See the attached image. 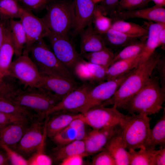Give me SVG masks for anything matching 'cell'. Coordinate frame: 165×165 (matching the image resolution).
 Here are the masks:
<instances>
[{
    "label": "cell",
    "mask_w": 165,
    "mask_h": 165,
    "mask_svg": "<svg viewBox=\"0 0 165 165\" xmlns=\"http://www.w3.org/2000/svg\"><path fill=\"white\" fill-rule=\"evenodd\" d=\"M161 56L155 51L146 61L130 72L112 96L102 105H113L117 108L123 109L127 102L149 80Z\"/></svg>",
    "instance_id": "1"
},
{
    "label": "cell",
    "mask_w": 165,
    "mask_h": 165,
    "mask_svg": "<svg viewBox=\"0 0 165 165\" xmlns=\"http://www.w3.org/2000/svg\"><path fill=\"white\" fill-rule=\"evenodd\" d=\"M165 101V91L157 76L152 75L143 87L126 104L124 109L129 114L137 113L147 116L159 113Z\"/></svg>",
    "instance_id": "2"
},
{
    "label": "cell",
    "mask_w": 165,
    "mask_h": 165,
    "mask_svg": "<svg viewBox=\"0 0 165 165\" xmlns=\"http://www.w3.org/2000/svg\"><path fill=\"white\" fill-rule=\"evenodd\" d=\"M7 97L18 105L33 111L43 119L48 111L61 100L52 92L39 87L17 88Z\"/></svg>",
    "instance_id": "3"
},
{
    "label": "cell",
    "mask_w": 165,
    "mask_h": 165,
    "mask_svg": "<svg viewBox=\"0 0 165 165\" xmlns=\"http://www.w3.org/2000/svg\"><path fill=\"white\" fill-rule=\"evenodd\" d=\"M43 17L50 33L68 35L73 28L75 15L73 2L68 0H51Z\"/></svg>",
    "instance_id": "4"
},
{
    "label": "cell",
    "mask_w": 165,
    "mask_h": 165,
    "mask_svg": "<svg viewBox=\"0 0 165 165\" xmlns=\"http://www.w3.org/2000/svg\"><path fill=\"white\" fill-rule=\"evenodd\" d=\"M127 115L119 123V131L127 149L144 147L150 130L152 118L144 113Z\"/></svg>",
    "instance_id": "5"
},
{
    "label": "cell",
    "mask_w": 165,
    "mask_h": 165,
    "mask_svg": "<svg viewBox=\"0 0 165 165\" xmlns=\"http://www.w3.org/2000/svg\"><path fill=\"white\" fill-rule=\"evenodd\" d=\"M28 53L40 73L55 74L74 80L69 70L58 59L43 38L35 42Z\"/></svg>",
    "instance_id": "6"
},
{
    "label": "cell",
    "mask_w": 165,
    "mask_h": 165,
    "mask_svg": "<svg viewBox=\"0 0 165 165\" xmlns=\"http://www.w3.org/2000/svg\"><path fill=\"white\" fill-rule=\"evenodd\" d=\"M43 120L38 118L33 121L16 146L15 151L26 159L44 149L46 136Z\"/></svg>",
    "instance_id": "7"
},
{
    "label": "cell",
    "mask_w": 165,
    "mask_h": 165,
    "mask_svg": "<svg viewBox=\"0 0 165 165\" xmlns=\"http://www.w3.org/2000/svg\"><path fill=\"white\" fill-rule=\"evenodd\" d=\"M9 75L27 87H39L41 76L35 64L28 54H22L13 62L8 69Z\"/></svg>",
    "instance_id": "8"
},
{
    "label": "cell",
    "mask_w": 165,
    "mask_h": 165,
    "mask_svg": "<svg viewBox=\"0 0 165 165\" xmlns=\"http://www.w3.org/2000/svg\"><path fill=\"white\" fill-rule=\"evenodd\" d=\"M127 115L119 112L113 106L106 108L100 105L82 113L81 118L93 129H99L119 124L121 119Z\"/></svg>",
    "instance_id": "9"
},
{
    "label": "cell",
    "mask_w": 165,
    "mask_h": 165,
    "mask_svg": "<svg viewBox=\"0 0 165 165\" xmlns=\"http://www.w3.org/2000/svg\"><path fill=\"white\" fill-rule=\"evenodd\" d=\"M20 19L27 38L22 54H28L29 48L39 40L46 37L50 32L43 17L36 16L25 8H22Z\"/></svg>",
    "instance_id": "10"
},
{
    "label": "cell",
    "mask_w": 165,
    "mask_h": 165,
    "mask_svg": "<svg viewBox=\"0 0 165 165\" xmlns=\"http://www.w3.org/2000/svg\"><path fill=\"white\" fill-rule=\"evenodd\" d=\"M46 37L58 59L69 70L73 69L82 56L77 52L68 35H57L50 32Z\"/></svg>",
    "instance_id": "11"
},
{
    "label": "cell",
    "mask_w": 165,
    "mask_h": 165,
    "mask_svg": "<svg viewBox=\"0 0 165 165\" xmlns=\"http://www.w3.org/2000/svg\"><path fill=\"white\" fill-rule=\"evenodd\" d=\"M132 71L116 79L104 81L94 86L87 94L82 113L102 105L109 100Z\"/></svg>",
    "instance_id": "12"
},
{
    "label": "cell",
    "mask_w": 165,
    "mask_h": 165,
    "mask_svg": "<svg viewBox=\"0 0 165 165\" xmlns=\"http://www.w3.org/2000/svg\"><path fill=\"white\" fill-rule=\"evenodd\" d=\"M94 84L86 82L63 97L47 112L46 117L57 112L82 113L87 94Z\"/></svg>",
    "instance_id": "13"
},
{
    "label": "cell",
    "mask_w": 165,
    "mask_h": 165,
    "mask_svg": "<svg viewBox=\"0 0 165 165\" xmlns=\"http://www.w3.org/2000/svg\"><path fill=\"white\" fill-rule=\"evenodd\" d=\"M119 123L99 129H93L86 134L83 140L87 156L102 151L110 138L119 130Z\"/></svg>",
    "instance_id": "14"
},
{
    "label": "cell",
    "mask_w": 165,
    "mask_h": 165,
    "mask_svg": "<svg viewBox=\"0 0 165 165\" xmlns=\"http://www.w3.org/2000/svg\"><path fill=\"white\" fill-rule=\"evenodd\" d=\"M40 74L39 87L50 91L61 100L78 87L75 80L51 74Z\"/></svg>",
    "instance_id": "15"
},
{
    "label": "cell",
    "mask_w": 165,
    "mask_h": 165,
    "mask_svg": "<svg viewBox=\"0 0 165 165\" xmlns=\"http://www.w3.org/2000/svg\"><path fill=\"white\" fill-rule=\"evenodd\" d=\"M73 2L75 21L71 34L75 37L92 24L94 13L97 4L92 0H74Z\"/></svg>",
    "instance_id": "16"
},
{
    "label": "cell",
    "mask_w": 165,
    "mask_h": 165,
    "mask_svg": "<svg viewBox=\"0 0 165 165\" xmlns=\"http://www.w3.org/2000/svg\"><path fill=\"white\" fill-rule=\"evenodd\" d=\"M75 75L85 82L99 84L106 80L107 68L80 58L74 68Z\"/></svg>",
    "instance_id": "17"
},
{
    "label": "cell",
    "mask_w": 165,
    "mask_h": 165,
    "mask_svg": "<svg viewBox=\"0 0 165 165\" xmlns=\"http://www.w3.org/2000/svg\"><path fill=\"white\" fill-rule=\"evenodd\" d=\"M33 121L0 125V145H5L15 151L18 143Z\"/></svg>",
    "instance_id": "18"
},
{
    "label": "cell",
    "mask_w": 165,
    "mask_h": 165,
    "mask_svg": "<svg viewBox=\"0 0 165 165\" xmlns=\"http://www.w3.org/2000/svg\"><path fill=\"white\" fill-rule=\"evenodd\" d=\"M139 18L165 24V9L163 7L154 5L145 9L124 10L116 13L115 17L112 20H124Z\"/></svg>",
    "instance_id": "19"
},
{
    "label": "cell",
    "mask_w": 165,
    "mask_h": 165,
    "mask_svg": "<svg viewBox=\"0 0 165 165\" xmlns=\"http://www.w3.org/2000/svg\"><path fill=\"white\" fill-rule=\"evenodd\" d=\"M49 115L51 116V118L48 116L46 118L45 127L46 137L52 138L68 126L73 120L80 117L82 113L59 112Z\"/></svg>",
    "instance_id": "20"
},
{
    "label": "cell",
    "mask_w": 165,
    "mask_h": 165,
    "mask_svg": "<svg viewBox=\"0 0 165 165\" xmlns=\"http://www.w3.org/2000/svg\"><path fill=\"white\" fill-rule=\"evenodd\" d=\"M80 38V55L107 48L102 35L94 29L93 24L87 27L79 35Z\"/></svg>",
    "instance_id": "21"
},
{
    "label": "cell",
    "mask_w": 165,
    "mask_h": 165,
    "mask_svg": "<svg viewBox=\"0 0 165 165\" xmlns=\"http://www.w3.org/2000/svg\"><path fill=\"white\" fill-rule=\"evenodd\" d=\"M119 130L109 140L104 149L114 158L116 165H130L129 154L127 150Z\"/></svg>",
    "instance_id": "22"
},
{
    "label": "cell",
    "mask_w": 165,
    "mask_h": 165,
    "mask_svg": "<svg viewBox=\"0 0 165 165\" xmlns=\"http://www.w3.org/2000/svg\"><path fill=\"white\" fill-rule=\"evenodd\" d=\"M165 24H151L147 29L148 34L143 50L141 53L138 66L146 61L159 46V35ZM137 66V67H138Z\"/></svg>",
    "instance_id": "23"
},
{
    "label": "cell",
    "mask_w": 165,
    "mask_h": 165,
    "mask_svg": "<svg viewBox=\"0 0 165 165\" xmlns=\"http://www.w3.org/2000/svg\"><path fill=\"white\" fill-rule=\"evenodd\" d=\"M14 54V49L9 27L7 28L3 42L0 48V79L9 75L8 69Z\"/></svg>",
    "instance_id": "24"
},
{
    "label": "cell",
    "mask_w": 165,
    "mask_h": 165,
    "mask_svg": "<svg viewBox=\"0 0 165 165\" xmlns=\"http://www.w3.org/2000/svg\"><path fill=\"white\" fill-rule=\"evenodd\" d=\"M141 53L128 58L117 61L112 64L107 69L106 80L116 79L137 68Z\"/></svg>",
    "instance_id": "25"
},
{
    "label": "cell",
    "mask_w": 165,
    "mask_h": 165,
    "mask_svg": "<svg viewBox=\"0 0 165 165\" xmlns=\"http://www.w3.org/2000/svg\"><path fill=\"white\" fill-rule=\"evenodd\" d=\"M157 145L165 148V108L162 116L150 129L144 147L148 149L155 150Z\"/></svg>",
    "instance_id": "26"
},
{
    "label": "cell",
    "mask_w": 165,
    "mask_h": 165,
    "mask_svg": "<svg viewBox=\"0 0 165 165\" xmlns=\"http://www.w3.org/2000/svg\"><path fill=\"white\" fill-rule=\"evenodd\" d=\"M101 35L106 47L111 49L124 47L138 40L137 39L139 38L127 35L111 28Z\"/></svg>",
    "instance_id": "27"
},
{
    "label": "cell",
    "mask_w": 165,
    "mask_h": 165,
    "mask_svg": "<svg viewBox=\"0 0 165 165\" xmlns=\"http://www.w3.org/2000/svg\"><path fill=\"white\" fill-rule=\"evenodd\" d=\"M9 26L16 58L22 54L26 42V36L20 20L11 19Z\"/></svg>",
    "instance_id": "28"
},
{
    "label": "cell",
    "mask_w": 165,
    "mask_h": 165,
    "mask_svg": "<svg viewBox=\"0 0 165 165\" xmlns=\"http://www.w3.org/2000/svg\"><path fill=\"white\" fill-rule=\"evenodd\" d=\"M54 150V160L60 162L65 158L74 155L82 154L87 156L83 140H75L64 145L57 147Z\"/></svg>",
    "instance_id": "29"
},
{
    "label": "cell",
    "mask_w": 165,
    "mask_h": 165,
    "mask_svg": "<svg viewBox=\"0 0 165 165\" xmlns=\"http://www.w3.org/2000/svg\"><path fill=\"white\" fill-rule=\"evenodd\" d=\"M112 21L111 28L124 34L138 38L148 35V29L138 24L119 19Z\"/></svg>",
    "instance_id": "30"
},
{
    "label": "cell",
    "mask_w": 165,
    "mask_h": 165,
    "mask_svg": "<svg viewBox=\"0 0 165 165\" xmlns=\"http://www.w3.org/2000/svg\"><path fill=\"white\" fill-rule=\"evenodd\" d=\"M159 151V150H149L144 147L138 151L128 150L130 165H154L155 157Z\"/></svg>",
    "instance_id": "31"
},
{
    "label": "cell",
    "mask_w": 165,
    "mask_h": 165,
    "mask_svg": "<svg viewBox=\"0 0 165 165\" xmlns=\"http://www.w3.org/2000/svg\"><path fill=\"white\" fill-rule=\"evenodd\" d=\"M0 112L27 117L32 119L38 117L32 111L21 107L8 98L0 96Z\"/></svg>",
    "instance_id": "32"
},
{
    "label": "cell",
    "mask_w": 165,
    "mask_h": 165,
    "mask_svg": "<svg viewBox=\"0 0 165 165\" xmlns=\"http://www.w3.org/2000/svg\"><path fill=\"white\" fill-rule=\"evenodd\" d=\"M115 55L112 50L107 47L99 51L85 53L82 57L90 63L108 68L111 65Z\"/></svg>",
    "instance_id": "33"
},
{
    "label": "cell",
    "mask_w": 165,
    "mask_h": 165,
    "mask_svg": "<svg viewBox=\"0 0 165 165\" xmlns=\"http://www.w3.org/2000/svg\"><path fill=\"white\" fill-rule=\"evenodd\" d=\"M22 8L18 0H0V17L5 20L20 18Z\"/></svg>",
    "instance_id": "34"
},
{
    "label": "cell",
    "mask_w": 165,
    "mask_h": 165,
    "mask_svg": "<svg viewBox=\"0 0 165 165\" xmlns=\"http://www.w3.org/2000/svg\"><path fill=\"white\" fill-rule=\"evenodd\" d=\"M147 37V35L140 41L138 40L127 46L118 53L115 54L111 64L117 61L128 58L141 53L143 50Z\"/></svg>",
    "instance_id": "35"
},
{
    "label": "cell",
    "mask_w": 165,
    "mask_h": 165,
    "mask_svg": "<svg viewBox=\"0 0 165 165\" xmlns=\"http://www.w3.org/2000/svg\"><path fill=\"white\" fill-rule=\"evenodd\" d=\"M112 22V19L104 15L98 5L97 4L94 13L92 22L95 30L102 35L111 28Z\"/></svg>",
    "instance_id": "36"
},
{
    "label": "cell",
    "mask_w": 165,
    "mask_h": 165,
    "mask_svg": "<svg viewBox=\"0 0 165 165\" xmlns=\"http://www.w3.org/2000/svg\"><path fill=\"white\" fill-rule=\"evenodd\" d=\"M77 136L76 130L69 125L51 138L57 147H60L76 140Z\"/></svg>",
    "instance_id": "37"
},
{
    "label": "cell",
    "mask_w": 165,
    "mask_h": 165,
    "mask_svg": "<svg viewBox=\"0 0 165 165\" xmlns=\"http://www.w3.org/2000/svg\"><path fill=\"white\" fill-rule=\"evenodd\" d=\"M151 0H120L116 8V13L124 10L141 9L146 6Z\"/></svg>",
    "instance_id": "38"
},
{
    "label": "cell",
    "mask_w": 165,
    "mask_h": 165,
    "mask_svg": "<svg viewBox=\"0 0 165 165\" xmlns=\"http://www.w3.org/2000/svg\"><path fill=\"white\" fill-rule=\"evenodd\" d=\"M92 159L94 165H116L114 158L107 151L103 149L97 153Z\"/></svg>",
    "instance_id": "39"
},
{
    "label": "cell",
    "mask_w": 165,
    "mask_h": 165,
    "mask_svg": "<svg viewBox=\"0 0 165 165\" xmlns=\"http://www.w3.org/2000/svg\"><path fill=\"white\" fill-rule=\"evenodd\" d=\"M6 154L9 160L10 164L12 165H27V159L15 151L5 145H0Z\"/></svg>",
    "instance_id": "40"
},
{
    "label": "cell",
    "mask_w": 165,
    "mask_h": 165,
    "mask_svg": "<svg viewBox=\"0 0 165 165\" xmlns=\"http://www.w3.org/2000/svg\"><path fill=\"white\" fill-rule=\"evenodd\" d=\"M27 160L28 165H50L53 163L51 158L45 154L43 150L38 151Z\"/></svg>",
    "instance_id": "41"
},
{
    "label": "cell",
    "mask_w": 165,
    "mask_h": 165,
    "mask_svg": "<svg viewBox=\"0 0 165 165\" xmlns=\"http://www.w3.org/2000/svg\"><path fill=\"white\" fill-rule=\"evenodd\" d=\"M120 0H103L98 5L103 14L112 19L116 16V8Z\"/></svg>",
    "instance_id": "42"
},
{
    "label": "cell",
    "mask_w": 165,
    "mask_h": 165,
    "mask_svg": "<svg viewBox=\"0 0 165 165\" xmlns=\"http://www.w3.org/2000/svg\"><path fill=\"white\" fill-rule=\"evenodd\" d=\"M33 121L34 119L26 116L9 114L0 112V125L27 121Z\"/></svg>",
    "instance_id": "43"
},
{
    "label": "cell",
    "mask_w": 165,
    "mask_h": 165,
    "mask_svg": "<svg viewBox=\"0 0 165 165\" xmlns=\"http://www.w3.org/2000/svg\"><path fill=\"white\" fill-rule=\"evenodd\" d=\"M26 7L25 9L31 11H37L46 8L51 0H18Z\"/></svg>",
    "instance_id": "44"
},
{
    "label": "cell",
    "mask_w": 165,
    "mask_h": 165,
    "mask_svg": "<svg viewBox=\"0 0 165 165\" xmlns=\"http://www.w3.org/2000/svg\"><path fill=\"white\" fill-rule=\"evenodd\" d=\"M85 124H86L80 117L73 120L69 125L75 128L77 131L76 140H83L85 137L86 134Z\"/></svg>",
    "instance_id": "45"
},
{
    "label": "cell",
    "mask_w": 165,
    "mask_h": 165,
    "mask_svg": "<svg viewBox=\"0 0 165 165\" xmlns=\"http://www.w3.org/2000/svg\"><path fill=\"white\" fill-rule=\"evenodd\" d=\"M158 74V78L162 89L165 91V59L161 57L155 68Z\"/></svg>",
    "instance_id": "46"
},
{
    "label": "cell",
    "mask_w": 165,
    "mask_h": 165,
    "mask_svg": "<svg viewBox=\"0 0 165 165\" xmlns=\"http://www.w3.org/2000/svg\"><path fill=\"white\" fill-rule=\"evenodd\" d=\"M86 156L82 154H75L69 156L61 161V165H81L83 163V158Z\"/></svg>",
    "instance_id": "47"
},
{
    "label": "cell",
    "mask_w": 165,
    "mask_h": 165,
    "mask_svg": "<svg viewBox=\"0 0 165 165\" xmlns=\"http://www.w3.org/2000/svg\"><path fill=\"white\" fill-rule=\"evenodd\" d=\"M154 165H165V148L160 147L159 152L156 155L154 159Z\"/></svg>",
    "instance_id": "48"
},
{
    "label": "cell",
    "mask_w": 165,
    "mask_h": 165,
    "mask_svg": "<svg viewBox=\"0 0 165 165\" xmlns=\"http://www.w3.org/2000/svg\"><path fill=\"white\" fill-rule=\"evenodd\" d=\"M159 46L163 50L165 49V25L160 31L159 35Z\"/></svg>",
    "instance_id": "49"
},
{
    "label": "cell",
    "mask_w": 165,
    "mask_h": 165,
    "mask_svg": "<svg viewBox=\"0 0 165 165\" xmlns=\"http://www.w3.org/2000/svg\"><path fill=\"white\" fill-rule=\"evenodd\" d=\"M2 150H0V165H9L10 163L8 156L5 151Z\"/></svg>",
    "instance_id": "50"
},
{
    "label": "cell",
    "mask_w": 165,
    "mask_h": 165,
    "mask_svg": "<svg viewBox=\"0 0 165 165\" xmlns=\"http://www.w3.org/2000/svg\"><path fill=\"white\" fill-rule=\"evenodd\" d=\"M7 28L4 23L0 22V48L4 39Z\"/></svg>",
    "instance_id": "51"
},
{
    "label": "cell",
    "mask_w": 165,
    "mask_h": 165,
    "mask_svg": "<svg viewBox=\"0 0 165 165\" xmlns=\"http://www.w3.org/2000/svg\"><path fill=\"white\" fill-rule=\"evenodd\" d=\"M155 3V5L156 6L163 7L165 6V0H151Z\"/></svg>",
    "instance_id": "52"
},
{
    "label": "cell",
    "mask_w": 165,
    "mask_h": 165,
    "mask_svg": "<svg viewBox=\"0 0 165 165\" xmlns=\"http://www.w3.org/2000/svg\"><path fill=\"white\" fill-rule=\"evenodd\" d=\"M6 82L4 80V79H0V90L5 84Z\"/></svg>",
    "instance_id": "53"
},
{
    "label": "cell",
    "mask_w": 165,
    "mask_h": 165,
    "mask_svg": "<svg viewBox=\"0 0 165 165\" xmlns=\"http://www.w3.org/2000/svg\"><path fill=\"white\" fill-rule=\"evenodd\" d=\"M94 3L97 4L98 3L101 2L103 0H92Z\"/></svg>",
    "instance_id": "54"
},
{
    "label": "cell",
    "mask_w": 165,
    "mask_h": 165,
    "mask_svg": "<svg viewBox=\"0 0 165 165\" xmlns=\"http://www.w3.org/2000/svg\"><path fill=\"white\" fill-rule=\"evenodd\" d=\"M2 149V147H1V145H0V149Z\"/></svg>",
    "instance_id": "55"
}]
</instances>
